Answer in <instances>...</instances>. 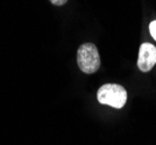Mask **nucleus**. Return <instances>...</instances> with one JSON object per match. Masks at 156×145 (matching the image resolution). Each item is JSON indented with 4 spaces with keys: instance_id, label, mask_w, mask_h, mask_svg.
<instances>
[{
    "instance_id": "f03ea898",
    "label": "nucleus",
    "mask_w": 156,
    "mask_h": 145,
    "mask_svg": "<svg viewBox=\"0 0 156 145\" xmlns=\"http://www.w3.org/2000/svg\"><path fill=\"white\" fill-rule=\"evenodd\" d=\"M77 63L79 69L86 74L97 72L100 67V56L93 43H84L77 50Z\"/></svg>"
},
{
    "instance_id": "39448f33",
    "label": "nucleus",
    "mask_w": 156,
    "mask_h": 145,
    "mask_svg": "<svg viewBox=\"0 0 156 145\" xmlns=\"http://www.w3.org/2000/svg\"><path fill=\"white\" fill-rule=\"evenodd\" d=\"M49 1L51 2L52 5H55V6H62V5H64L68 0H49Z\"/></svg>"
},
{
    "instance_id": "7ed1b4c3",
    "label": "nucleus",
    "mask_w": 156,
    "mask_h": 145,
    "mask_svg": "<svg viewBox=\"0 0 156 145\" xmlns=\"http://www.w3.org/2000/svg\"><path fill=\"white\" fill-rule=\"evenodd\" d=\"M156 64V46L150 43H143L139 50L137 66L142 72H149Z\"/></svg>"
},
{
    "instance_id": "20e7f679",
    "label": "nucleus",
    "mask_w": 156,
    "mask_h": 145,
    "mask_svg": "<svg viewBox=\"0 0 156 145\" xmlns=\"http://www.w3.org/2000/svg\"><path fill=\"white\" fill-rule=\"evenodd\" d=\"M149 30H150L151 36H153V39L156 41V20L153 21V22L149 25Z\"/></svg>"
},
{
    "instance_id": "f257e3e1",
    "label": "nucleus",
    "mask_w": 156,
    "mask_h": 145,
    "mask_svg": "<svg viewBox=\"0 0 156 145\" xmlns=\"http://www.w3.org/2000/svg\"><path fill=\"white\" fill-rule=\"evenodd\" d=\"M97 98L101 105L120 109L127 101V91L118 84H105L98 89Z\"/></svg>"
}]
</instances>
